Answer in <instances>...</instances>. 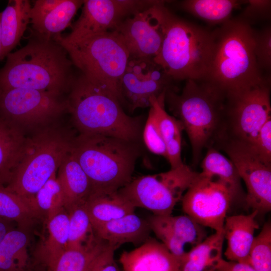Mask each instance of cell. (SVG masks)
<instances>
[{"label": "cell", "mask_w": 271, "mask_h": 271, "mask_svg": "<svg viewBox=\"0 0 271 271\" xmlns=\"http://www.w3.org/2000/svg\"><path fill=\"white\" fill-rule=\"evenodd\" d=\"M6 57L0 69V91L27 88L63 94L69 92L76 77L64 48L35 34L25 46Z\"/></svg>", "instance_id": "cell-1"}, {"label": "cell", "mask_w": 271, "mask_h": 271, "mask_svg": "<svg viewBox=\"0 0 271 271\" xmlns=\"http://www.w3.org/2000/svg\"><path fill=\"white\" fill-rule=\"evenodd\" d=\"M227 94L205 79L186 80L181 94L168 89L165 102L185 130L197 164L202 151L212 147L225 131Z\"/></svg>", "instance_id": "cell-2"}, {"label": "cell", "mask_w": 271, "mask_h": 271, "mask_svg": "<svg viewBox=\"0 0 271 271\" xmlns=\"http://www.w3.org/2000/svg\"><path fill=\"white\" fill-rule=\"evenodd\" d=\"M157 7L163 39L154 61L173 81L204 79L213 52L212 32L178 17L165 1Z\"/></svg>", "instance_id": "cell-3"}, {"label": "cell", "mask_w": 271, "mask_h": 271, "mask_svg": "<svg viewBox=\"0 0 271 271\" xmlns=\"http://www.w3.org/2000/svg\"><path fill=\"white\" fill-rule=\"evenodd\" d=\"M214 49L204 79L227 94L270 78L257 65L255 54V30L239 17L230 19L212 31Z\"/></svg>", "instance_id": "cell-4"}, {"label": "cell", "mask_w": 271, "mask_h": 271, "mask_svg": "<svg viewBox=\"0 0 271 271\" xmlns=\"http://www.w3.org/2000/svg\"><path fill=\"white\" fill-rule=\"evenodd\" d=\"M68 111L82 134H102L137 142L140 119L123 111L117 96L81 74L75 77L67 98Z\"/></svg>", "instance_id": "cell-5"}, {"label": "cell", "mask_w": 271, "mask_h": 271, "mask_svg": "<svg viewBox=\"0 0 271 271\" xmlns=\"http://www.w3.org/2000/svg\"><path fill=\"white\" fill-rule=\"evenodd\" d=\"M136 143L102 134H79L73 139L71 152L93 192L117 191L132 180L139 155Z\"/></svg>", "instance_id": "cell-6"}, {"label": "cell", "mask_w": 271, "mask_h": 271, "mask_svg": "<svg viewBox=\"0 0 271 271\" xmlns=\"http://www.w3.org/2000/svg\"><path fill=\"white\" fill-rule=\"evenodd\" d=\"M73 141L53 128L38 131L28 139L23 157L4 185L33 205L37 193L71 152Z\"/></svg>", "instance_id": "cell-7"}, {"label": "cell", "mask_w": 271, "mask_h": 271, "mask_svg": "<svg viewBox=\"0 0 271 271\" xmlns=\"http://www.w3.org/2000/svg\"><path fill=\"white\" fill-rule=\"evenodd\" d=\"M53 40L64 48L83 75L108 88L118 98L120 81L130 55L115 31L77 40H65L60 34Z\"/></svg>", "instance_id": "cell-8"}, {"label": "cell", "mask_w": 271, "mask_h": 271, "mask_svg": "<svg viewBox=\"0 0 271 271\" xmlns=\"http://www.w3.org/2000/svg\"><path fill=\"white\" fill-rule=\"evenodd\" d=\"M200 173L183 164L167 172L139 177L118 190L134 207L154 215H171Z\"/></svg>", "instance_id": "cell-9"}, {"label": "cell", "mask_w": 271, "mask_h": 271, "mask_svg": "<svg viewBox=\"0 0 271 271\" xmlns=\"http://www.w3.org/2000/svg\"><path fill=\"white\" fill-rule=\"evenodd\" d=\"M270 78L227 94L225 131L223 138L253 147L258 133L271 118Z\"/></svg>", "instance_id": "cell-10"}, {"label": "cell", "mask_w": 271, "mask_h": 271, "mask_svg": "<svg viewBox=\"0 0 271 271\" xmlns=\"http://www.w3.org/2000/svg\"><path fill=\"white\" fill-rule=\"evenodd\" d=\"M63 94L27 88L0 91V116L20 127L43 124L68 111Z\"/></svg>", "instance_id": "cell-11"}, {"label": "cell", "mask_w": 271, "mask_h": 271, "mask_svg": "<svg viewBox=\"0 0 271 271\" xmlns=\"http://www.w3.org/2000/svg\"><path fill=\"white\" fill-rule=\"evenodd\" d=\"M238 201L231 188L219 178L201 173L181 200L185 214L215 232H223L227 211L233 203Z\"/></svg>", "instance_id": "cell-12"}, {"label": "cell", "mask_w": 271, "mask_h": 271, "mask_svg": "<svg viewBox=\"0 0 271 271\" xmlns=\"http://www.w3.org/2000/svg\"><path fill=\"white\" fill-rule=\"evenodd\" d=\"M228 155L247 189L245 202L258 214L271 210V166L264 163L250 145L228 138L218 143Z\"/></svg>", "instance_id": "cell-13"}, {"label": "cell", "mask_w": 271, "mask_h": 271, "mask_svg": "<svg viewBox=\"0 0 271 271\" xmlns=\"http://www.w3.org/2000/svg\"><path fill=\"white\" fill-rule=\"evenodd\" d=\"M173 80L153 58H130L120 83L118 99L130 111L150 106V98L173 88Z\"/></svg>", "instance_id": "cell-14"}, {"label": "cell", "mask_w": 271, "mask_h": 271, "mask_svg": "<svg viewBox=\"0 0 271 271\" xmlns=\"http://www.w3.org/2000/svg\"><path fill=\"white\" fill-rule=\"evenodd\" d=\"M81 15L71 33L62 36L67 40H77L114 30L125 17L141 11L142 1L84 0Z\"/></svg>", "instance_id": "cell-15"}, {"label": "cell", "mask_w": 271, "mask_h": 271, "mask_svg": "<svg viewBox=\"0 0 271 271\" xmlns=\"http://www.w3.org/2000/svg\"><path fill=\"white\" fill-rule=\"evenodd\" d=\"M121 21L114 30L126 49L130 58H154L161 48L163 36L157 5Z\"/></svg>", "instance_id": "cell-16"}, {"label": "cell", "mask_w": 271, "mask_h": 271, "mask_svg": "<svg viewBox=\"0 0 271 271\" xmlns=\"http://www.w3.org/2000/svg\"><path fill=\"white\" fill-rule=\"evenodd\" d=\"M147 221L151 232L172 254L179 257L187 252L188 245L193 248L207 236L205 227L186 214H153Z\"/></svg>", "instance_id": "cell-17"}, {"label": "cell", "mask_w": 271, "mask_h": 271, "mask_svg": "<svg viewBox=\"0 0 271 271\" xmlns=\"http://www.w3.org/2000/svg\"><path fill=\"white\" fill-rule=\"evenodd\" d=\"M119 260L123 271H179L180 265V257L150 237L134 249L123 251Z\"/></svg>", "instance_id": "cell-18"}, {"label": "cell", "mask_w": 271, "mask_h": 271, "mask_svg": "<svg viewBox=\"0 0 271 271\" xmlns=\"http://www.w3.org/2000/svg\"><path fill=\"white\" fill-rule=\"evenodd\" d=\"M256 211L247 215L226 216L223 232L227 240L224 255L228 260L249 263V255L252 245L255 230L259 228L256 220Z\"/></svg>", "instance_id": "cell-19"}, {"label": "cell", "mask_w": 271, "mask_h": 271, "mask_svg": "<svg viewBox=\"0 0 271 271\" xmlns=\"http://www.w3.org/2000/svg\"><path fill=\"white\" fill-rule=\"evenodd\" d=\"M96 236L118 248L126 243L142 244L151 232L148 221L135 213L93 227Z\"/></svg>", "instance_id": "cell-20"}, {"label": "cell", "mask_w": 271, "mask_h": 271, "mask_svg": "<svg viewBox=\"0 0 271 271\" xmlns=\"http://www.w3.org/2000/svg\"><path fill=\"white\" fill-rule=\"evenodd\" d=\"M58 170L57 178L63 191L65 209L68 211L84 203L93 193V189L89 178L71 151Z\"/></svg>", "instance_id": "cell-21"}, {"label": "cell", "mask_w": 271, "mask_h": 271, "mask_svg": "<svg viewBox=\"0 0 271 271\" xmlns=\"http://www.w3.org/2000/svg\"><path fill=\"white\" fill-rule=\"evenodd\" d=\"M47 233L34 252L37 261L49 268L67 249L69 216L63 209L44 222Z\"/></svg>", "instance_id": "cell-22"}, {"label": "cell", "mask_w": 271, "mask_h": 271, "mask_svg": "<svg viewBox=\"0 0 271 271\" xmlns=\"http://www.w3.org/2000/svg\"><path fill=\"white\" fill-rule=\"evenodd\" d=\"M32 6L28 0H14L9 2L1 13L2 54L3 59L19 43L30 23Z\"/></svg>", "instance_id": "cell-23"}, {"label": "cell", "mask_w": 271, "mask_h": 271, "mask_svg": "<svg viewBox=\"0 0 271 271\" xmlns=\"http://www.w3.org/2000/svg\"><path fill=\"white\" fill-rule=\"evenodd\" d=\"M28 139L21 127L0 116V183L9 179L23 157Z\"/></svg>", "instance_id": "cell-24"}, {"label": "cell", "mask_w": 271, "mask_h": 271, "mask_svg": "<svg viewBox=\"0 0 271 271\" xmlns=\"http://www.w3.org/2000/svg\"><path fill=\"white\" fill-rule=\"evenodd\" d=\"M84 205L93 227L134 213L136 208L118 191L93 192Z\"/></svg>", "instance_id": "cell-25"}, {"label": "cell", "mask_w": 271, "mask_h": 271, "mask_svg": "<svg viewBox=\"0 0 271 271\" xmlns=\"http://www.w3.org/2000/svg\"><path fill=\"white\" fill-rule=\"evenodd\" d=\"M30 231L12 228L0 243V271H30Z\"/></svg>", "instance_id": "cell-26"}, {"label": "cell", "mask_w": 271, "mask_h": 271, "mask_svg": "<svg viewBox=\"0 0 271 271\" xmlns=\"http://www.w3.org/2000/svg\"><path fill=\"white\" fill-rule=\"evenodd\" d=\"M224 232H215L180 257L179 271H215L222 257Z\"/></svg>", "instance_id": "cell-27"}, {"label": "cell", "mask_w": 271, "mask_h": 271, "mask_svg": "<svg viewBox=\"0 0 271 271\" xmlns=\"http://www.w3.org/2000/svg\"><path fill=\"white\" fill-rule=\"evenodd\" d=\"M165 93L150 98V107L155 114L159 127L165 142L167 158L171 168L184 164L181 159V131L182 126L175 117L169 115L165 109Z\"/></svg>", "instance_id": "cell-28"}, {"label": "cell", "mask_w": 271, "mask_h": 271, "mask_svg": "<svg viewBox=\"0 0 271 271\" xmlns=\"http://www.w3.org/2000/svg\"><path fill=\"white\" fill-rule=\"evenodd\" d=\"M0 218L15 222L19 228L30 231L36 223L43 221L29 201L9 190L1 183Z\"/></svg>", "instance_id": "cell-29"}, {"label": "cell", "mask_w": 271, "mask_h": 271, "mask_svg": "<svg viewBox=\"0 0 271 271\" xmlns=\"http://www.w3.org/2000/svg\"><path fill=\"white\" fill-rule=\"evenodd\" d=\"M246 1L185 0L180 3L185 11L212 24H223L230 19L234 10Z\"/></svg>", "instance_id": "cell-30"}, {"label": "cell", "mask_w": 271, "mask_h": 271, "mask_svg": "<svg viewBox=\"0 0 271 271\" xmlns=\"http://www.w3.org/2000/svg\"><path fill=\"white\" fill-rule=\"evenodd\" d=\"M201 167L203 175L217 177L231 188L239 201L245 200L241 179L230 159L211 147L202 161Z\"/></svg>", "instance_id": "cell-31"}, {"label": "cell", "mask_w": 271, "mask_h": 271, "mask_svg": "<svg viewBox=\"0 0 271 271\" xmlns=\"http://www.w3.org/2000/svg\"><path fill=\"white\" fill-rule=\"evenodd\" d=\"M83 4V0H61L42 21L32 26L34 34L53 39L69 25Z\"/></svg>", "instance_id": "cell-32"}, {"label": "cell", "mask_w": 271, "mask_h": 271, "mask_svg": "<svg viewBox=\"0 0 271 271\" xmlns=\"http://www.w3.org/2000/svg\"><path fill=\"white\" fill-rule=\"evenodd\" d=\"M84 203L67 211L69 216L67 249L88 247L99 240L95 234Z\"/></svg>", "instance_id": "cell-33"}, {"label": "cell", "mask_w": 271, "mask_h": 271, "mask_svg": "<svg viewBox=\"0 0 271 271\" xmlns=\"http://www.w3.org/2000/svg\"><path fill=\"white\" fill-rule=\"evenodd\" d=\"M108 244L99 239L95 244L83 248H68L48 271H89L97 255Z\"/></svg>", "instance_id": "cell-34"}, {"label": "cell", "mask_w": 271, "mask_h": 271, "mask_svg": "<svg viewBox=\"0 0 271 271\" xmlns=\"http://www.w3.org/2000/svg\"><path fill=\"white\" fill-rule=\"evenodd\" d=\"M33 206L45 222L64 208V198L56 173L36 194Z\"/></svg>", "instance_id": "cell-35"}, {"label": "cell", "mask_w": 271, "mask_h": 271, "mask_svg": "<svg viewBox=\"0 0 271 271\" xmlns=\"http://www.w3.org/2000/svg\"><path fill=\"white\" fill-rule=\"evenodd\" d=\"M249 263L255 271H271V224L269 221L254 237Z\"/></svg>", "instance_id": "cell-36"}, {"label": "cell", "mask_w": 271, "mask_h": 271, "mask_svg": "<svg viewBox=\"0 0 271 271\" xmlns=\"http://www.w3.org/2000/svg\"><path fill=\"white\" fill-rule=\"evenodd\" d=\"M254 40V54L258 68L263 74V72L265 71L267 75L270 76L271 70L270 26H267L258 32L255 31Z\"/></svg>", "instance_id": "cell-37"}, {"label": "cell", "mask_w": 271, "mask_h": 271, "mask_svg": "<svg viewBox=\"0 0 271 271\" xmlns=\"http://www.w3.org/2000/svg\"><path fill=\"white\" fill-rule=\"evenodd\" d=\"M145 144L153 153L167 158L166 148L153 109L150 107L148 118L143 131Z\"/></svg>", "instance_id": "cell-38"}, {"label": "cell", "mask_w": 271, "mask_h": 271, "mask_svg": "<svg viewBox=\"0 0 271 271\" xmlns=\"http://www.w3.org/2000/svg\"><path fill=\"white\" fill-rule=\"evenodd\" d=\"M246 7L239 17L251 24V22L270 18L271 1H246Z\"/></svg>", "instance_id": "cell-39"}, {"label": "cell", "mask_w": 271, "mask_h": 271, "mask_svg": "<svg viewBox=\"0 0 271 271\" xmlns=\"http://www.w3.org/2000/svg\"><path fill=\"white\" fill-rule=\"evenodd\" d=\"M252 148L262 161L271 166V118L261 128Z\"/></svg>", "instance_id": "cell-40"}, {"label": "cell", "mask_w": 271, "mask_h": 271, "mask_svg": "<svg viewBox=\"0 0 271 271\" xmlns=\"http://www.w3.org/2000/svg\"><path fill=\"white\" fill-rule=\"evenodd\" d=\"M117 249L108 244L97 255L89 271H120L114 259V252Z\"/></svg>", "instance_id": "cell-41"}, {"label": "cell", "mask_w": 271, "mask_h": 271, "mask_svg": "<svg viewBox=\"0 0 271 271\" xmlns=\"http://www.w3.org/2000/svg\"><path fill=\"white\" fill-rule=\"evenodd\" d=\"M61 0H36L30 10V23L34 26L42 21Z\"/></svg>", "instance_id": "cell-42"}, {"label": "cell", "mask_w": 271, "mask_h": 271, "mask_svg": "<svg viewBox=\"0 0 271 271\" xmlns=\"http://www.w3.org/2000/svg\"><path fill=\"white\" fill-rule=\"evenodd\" d=\"M215 271H255L248 263L222 259Z\"/></svg>", "instance_id": "cell-43"}, {"label": "cell", "mask_w": 271, "mask_h": 271, "mask_svg": "<svg viewBox=\"0 0 271 271\" xmlns=\"http://www.w3.org/2000/svg\"><path fill=\"white\" fill-rule=\"evenodd\" d=\"M13 222L0 218V243L6 234L13 228Z\"/></svg>", "instance_id": "cell-44"}, {"label": "cell", "mask_w": 271, "mask_h": 271, "mask_svg": "<svg viewBox=\"0 0 271 271\" xmlns=\"http://www.w3.org/2000/svg\"><path fill=\"white\" fill-rule=\"evenodd\" d=\"M2 37H1V13H0V59H1V54H2Z\"/></svg>", "instance_id": "cell-45"}]
</instances>
